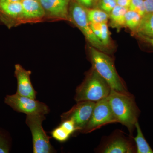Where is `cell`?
<instances>
[{
	"label": "cell",
	"instance_id": "cell-5",
	"mask_svg": "<svg viewBox=\"0 0 153 153\" xmlns=\"http://www.w3.org/2000/svg\"><path fill=\"white\" fill-rule=\"evenodd\" d=\"M69 19L81 30L92 47L104 51L105 47L101 41L94 33L88 18L87 8L74 1L69 4Z\"/></svg>",
	"mask_w": 153,
	"mask_h": 153
},
{
	"label": "cell",
	"instance_id": "cell-22",
	"mask_svg": "<svg viewBox=\"0 0 153 153\" xmlns=\"http://www.w3.org/2000/svg\"><path fill=\"white\" fill-rule=\"evenodd\" d=\"M100 40L105 47L108 46L109 44V32L107 23H101V33Z\"/></svg>",
	"mask_w": 153,
	"mask_h": 153
},
{
	"label": "cell",
	"instance_id": "cell-17",
	"mask_svg": "<svg viewBox=\"0 0 153 153\" xmlns=\"http://www.w3.org/2000/svg\"><path fill=\"white\" fill-rule=\"evenodd\" d=\"M87 16L90 23H107L109 18L108 13L101 9L87 8Z\"/></svg>",
	"mask_w": 153,
	"mask_h": 153
},
{
	"label": "cell",
	"instance_id": "cell-30",
	"mask_svg": "<svg viewBox=\"0 0 153 153\" xmlns=\"http://www.w3.org/2000/svg\"><path fill=\"white\" fill-rule=\"evenodd\" d=\"M22 0H0V2H13L20 1Z\"/></svg>",
	"mask_w": 153,
	"mask_h": 153
},
{
	"label": "cell",
	"instance_id": "cell-13",
	"mask_svg": "<svg viewBox=\"0 0 153 153\" xmlns=\"http://www.w3.org/2000/svg\"><path fill=\"white\" fill-rule=\"evenodd\" d=\"M22 2H0V14L10 19L22 21Z\"/></svg>",
	"mask_w": 153,
	"mask_h": 153
},
{
	"label": "cell",
	"instance_id": "cell-29",
	"mask_svg": "<svg viewBox=\"0 0 153 153\" xmlns=\"http://www.w3.org/2000/svg\"><path fill=\"white\" fill-rule=\"evenodd\" d=\"M140 38L143 39L145 42L148 43L153 47V38H149V37H146L141 35H138Z\"/></svg>",
	"mask_w": 153,
	"mask_h": 153
},
{
	"label": "cell",
	"instance_id": "cell-26",
	"mask_svg": "<svg viewBox=\"0 0 153 153\" xmlns=\"http://www.w3.org/2000/svg\"><path fill=\"white\" fill-rule=\"evenodd\" d=\"M86 8L91 7L94 4L95 0H74Z\"/></svg>",
	"mask_w": 153,
	"mask_h": 153
},
{
	"label": "cell",
	"instance_id": "cell-31",
	"mask_svg": "<svg viewBox=\"0 0 153 153\" xmlns=\"http://www.w3.org/2000/svg\"><path fill=\"white\" fill-rule=\"evenodd\" d=\"M37 1H40V0H37Z\"/></svg>",
	"mask_w": 153,
	"mask_h": 153
},
{
	"label": "cell",
	"instance_id": "cell-1",
	"mask_svg": "<svg viewBox=\"0 0 153 153\" xmlns=\"http://www.w3.org/2000/svg\"><path fill=\"white\" fill-rule=\"evenodd\" d=\"M107 98L117 123L125 126L133 136L140 114L134 96L111 89Z\"/></svg>",
	"mask_w": 153,
	"mask_h": 153
},
{
	"label": "cell",
	"instance_id": "cell-25",
	"mask_svg": "<svg viewBox=\"0 0 153 153\" xmlns=\"http://www.w3.org/2000/svg\"><path fill=\"white\" fill-rule=\"evenodd\" d=\"M90 25L94 33L100 40L101 33V23H90Z\"/></svg>",
	"mask_w": 153,
	"mask_h": 153
},
{
	"label": "cell",
	"instance_id": "cell-20",
	"mask_svg": "<svg viewBox=\"0 0 153 153\" xmlns=\"http://www.w3.org/2000/svg\"><path fill=\"white\" fill-rule=\"evenodd\" d=\"M51 134L53 138L60 143L66 141L71 135L63 127L60 125L54 128L51 132Z\"/></svg>",
	"mask_w": 153,
	"mask_h": 153
},
{
	"label": "cell",
	"instance_id": "cell-3",
	"mask_svg": "<svg viewBox=\"0 0 153 153\" xmlns=\"http://www.w3.org/2000/svg\"><path fill=\"white\" fill-rule=\"evenodd\" d=\"M111 90L106 80L93 68L76 88L74 98L76 102L90 101L96 102L107 97Z\"/></svg>",
	"mask_w": 153,
	"mask_h": 153
},
{
	"label": "cell",
	"instance_id": "cell-6",
	"mask_svg": "<svg viewBox=\"0 0 153 153\" xmlns=\"http://www.w3.org/2000/svg\"><path fill=\"white\" fill-rule=\"evenodd\" d=\"M95 151L102 153H137V149L133 136H126L121 131L116 130L103 138Z\"/></svg>",
	"mask_w": 153,
	"mask_h": 153
},
{
	"label": "cell",
	"instance_id": "cell-28",
	"mask_svg": "<svg viewBox=\"0 0 153 153\" xmlns=\"http://www.w3.org/2000/svg\"><path fill=\"white\" fill-rule=\"evenodd\" d=\"M131 0H116L117 4L119 6L128 9Z\"/></svg>",
	"mask_w": 153,
	"mask_h": 153
},
{
	"label": "cell",
	"instance_id": "cell-18",
	"mask_svg": "<svg viewBox=\"0 0 153 153\" xmlns=\"http://www.w3.org/2000/svg\"><path fill=\"white\" fill-rule=\"evenodd\" d=\"M142 17L136 12L128 10L126 14V26L132 31H135L140 25Z\"/></svg>",
	"mask_w": 153,
	"mask_h": 153
},
{
	"label": "cell",
	"instance_id": "cell-23",
	"mask_svg": "<svg viewBox=\"0 0 153 153\" xmlns=\"http://www.w3.org/2000/svg\"><path fill=\"white\" fill-rule=\"evenodd\" d=\"M117 5L116 0H101L100 3L101 10L110 13Z\"/></svg>",
	"mask_w": 153,
	"mask_h": 153
},
{
	"label": "cell",
	"instance_id": "cell-27",
	"mask_svg": "<svg viewBox=\"0 0 153 153\" xmlns=\"http://www.w3.org/2000/svg\"><path fill=\"white\" fill-rule=\"evenodd\" d=\"M145 10L147 13H153V0H144Z\"/></svg>",
	"mask_w": 153,
	"mask_h": 153
},
{
	"label": "cell",
	"instance_id": "cell-7",
	"mask_svg": "<svg viewBox=\"0 0 153 153\" xmlns=\"http://www.w3.org/2000/svg\"><path fill=\"white\" fill-rule=\"evenodd\" d=\"M4 102L15 111L27 115H45L50 112L49 107L45 103L16 93L6 96Z\"/></svg>",
	"mask_w": 153,
	"mask_h": 153
},
{
	"label": "cell",
	"instance_id": "cell-19",
	"mask_svg": "<svg viewBox=\"0 0 153 153\" xmlns=\"http://www.w3.org/2000/svg\"><path fill=\"white\" fill-rule=\"evenodd\" d=\"M12 148V138L8 132L0 127V153H9Z\"/></svg>",
	"mask_w": 153,
	"mask_h": 153
},
{
	"label": "cell",
	"instance_id": "cell-8",
	"mask_svg": "<svg viewBox=\"0 0 153 153\" xmlns=\"http://www.w3.org/2000/svg\"><path fill=\"white\" fill-rule=\"evenodd\" d=\"M114 123L117 122L106 97L96 102L90 120L81 133H89L103 126Z\"/></svg>",
	"mask_w": 153,
	"mask_h": 153
},
{
	"label": "cell",
	"instance_id": "cell-10",
	"mask_svg": "<svg viewBox=\"0 0 153 153\" xmlns=\"http://www.w3.org/2000/svg\"><path fill=\"white\" fill-rule=\"evenodd\" d=\"M15 68V76L17 80L16 93L23 96L36 99L37 92L30 79L31 71L26 70L19 64H16Z\"/></svg>",
	"mask_w": 153,
	"mask_h": 153
},
{
	"label": "cell",
	"instance_id": "cell-21",
	"mask_svg": "<svg viewBox=\"0 0 153 153\" xmlns=\"http://www.w3.org/2000/svg\"><path fill=\"white\" fill-rule=\"evenodd\" d=\"M128 10L136 12L143 17L146 13L144 0H131Z\"/></svg>",
	"mask_w": 153,
	"mask_h": 153
},
{
	"label": "cell",
	"instance_id": "cell-14",
	"mask_svg": "<svg viewBox=\"0 0 153 153\" xmlns=\"http://www.w3.org/2000/svg\"><path fill=\"white\" fill-rule=\"evenodd\" d=\"M135 31L138 35L153 38V13H147L142 17Z\"/></svg>",
	"mask_w": 153,
	"mask_h": 153
},
{
	"label": "cell",
	"instance_id": "cell-24",
	"mask_svg": "<svg viewBox=\"0 0 153 153\" xmlns=\"http://www.w3.org/2000/svg\"><path fill=\"white\" fill-rule=\"evenodd\" d=\"M60 125L63 127L71 135L74 133L75 132H77L74 123L70 120L61 121V123Z\"/></svg>",
	"mask_w": 153,
	"mask_h": 153
},
{
	"label": "cell",
	"instance_id": "cell-2",
	"mask_svg": "<svg viewBox=\"0 0 153 153\" xmlns=\"http://www.w3.org/2000/svg\"><path fill=\"white\" fill-rule=\"evenodd\" d=\"M89 53L94 69L106 80L111 89L121 93H129L126 83L117 72L112 59L92 46L89 48Z\"/></svg>",
	"mask_w": 153,
	"mask_h": 153
},
{
	"label": "cell",
	"instance_id": "cell-11",
	"mask_svg": "<svg viewBox=\"0 0 153 153\" xmlns=\"http://www.w3.org/2000/svg\"><path fill=\"white\" fill-rule=\"evenodd\" d=\"M46 16L53 19L69 20L70 0H40Z\"/></svg>",
	"mask_w": 153,
	"mask_h": 153
},
{
	"label": "cell",
	"instance_id": "cell-15",
	"mask_svg": "<svg viewBox=\"0 0 153 153\" xmlns=\"http://www.w3.org/2000/svg\"><path fill=\"white\" fill-rule=\"evenodd\" d=\"M128 9L117 5L109 13L111 24L114 27L121 28L126 26L125 16Z\"/></svg>",
	"mask_w": 153,
	"mask_h": 153
},
{
	"label": "cell",
	"instance_id": "cell-16",
	"mask_svg": "<svg viewBox=\"0 0 153 153\" xmlns=\"http://www.w3.org/2000/svg\"><path fill=\"white\" fill-rule=\"evenodd\" d=\"M137 136L134 138L137 149V153H153V150L145 139L138 122L135 125Z\"/></svg>",
	"mask_w": 153,
	"mask_h": 153
},
{
	"label": "cell",
	"instance_id": "cell-12",
	"mask_svg": "<svg viewBox=\"0 0 153 153\" xmlns=\"http://www.w3.org/2000/svg\"><path fill=\"white\" fill-rule=\"evenodd\" d=\"M21 2L23 8L22 21H38L46 16V13L40 1L22 0Z\"/></svg>",
	"mask_w": 153,
	"mask_h": 153
},
{
	"label": "cell",
	"instance_id": "cell-4",
	"mask_svg": "<svg viewBox=\"0 0 153 153\" xmlns=\"http://www.w3.org/2000/svg\"><path fill=\"white\" fill-rule=\"evenodd\" d=\"M45 119L44 114L27 115L26 123L32 133L33 153H52L56 152L50 142L51 137L46 134L42 127V123Z\"/></svg>",
	"mask_w": 153,
	"mask_h": 153
},
{
	"label": "cell",
	"instance_id": "cell-9",
	"mask_svg": "<svg viewBox=\"0 0 153 153\" xmlns=\"http://www.w3.org/2000/svg\"><path fill=\"white\" fill-rule=\"evenodd\" d=\"M95 103L90 101L78 102L68 111L62 114L61 120H72L77 132L81 133L90 120Z\"/></svg>",
	"mask_w": 153,
	"mask_h": 153
}]
</instances>
